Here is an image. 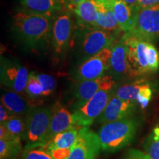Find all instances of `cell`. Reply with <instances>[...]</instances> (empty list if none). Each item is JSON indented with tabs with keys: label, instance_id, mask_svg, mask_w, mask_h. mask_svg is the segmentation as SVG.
<instances>
[{
	"label": "cell",
	"instance_id": "cell-13",
	"mask_svg": "<svg viewBox=\"0 0 159 159\" xmlns=\"http://www.w3.org/2000/svg\"><path fill=\"white\" fill-rule=\"evenodd\" d=\"M100 150L98 134L85 127L79 130L70 154L65 159H95Z\"/></svg>",
	"mask_w": 159,
	"mask_h": 159
},
{
	"label": "cell",
	"instance_id": "cell-4",
	"mask_svg": "<svg viewBox=\"0 0 159 159\" xmlns=\"http://www.w3.org/2000/svg\"><path fill=\"white\" fill-rule=\"evenodd\" d=\"M120 40L128 49L131 78H138L150 74L147 55V47L150 41L132 32L124 33Z\"/></svg>",
	"mask_w": 159,
	"mask_h": 159
},
{
	"label": "cell",
	"instance_id": "cell-10",
	"mask_svg": "<svg viewBox=\"0 0 159 159\" xmlns=\"http://www.w3.org/2000/svg\"><path fill=\"white\" fill-rule=\"evenodd\" d=\"M112 47L102 49L94 56L85 60L75 69L74 77L77 81L93 80L106 75L110 67Z\"/></svg>",
	"mask_w": 159,
	"mask_h": 159
},
{
	"label": "cell",
	"instance_id": "cell-21",
	"mask_svg": "<svg viewBox=\"0 0 159 159\" xmlns=\"http://www.w3.org/2000/svg\"><path fill=\"white\" fill-rule=\"evenodd\" d=\"M22 9L31 13L53 16L62 10L60 0H20Z\"/></svg>",
	"mask_w": 159,
	"mask_h": 159
},
{
	"label": "cell",
	"instance_id": "cell-22",
	"mask_svg": "<svg viewBox=\"0 0 159 159\" xmlns=\"http://www.w3.org/2000/svg\"><path fill=\"white\" fill-rule=\"evenodd\" d=\"M1 125H3L15 138L21 141L26 140L27 125L25 116H13Z\"/></svg>",
	"mask_w": 159,
	"mask_h": 159
},
{
	"label": "cell",
	"instance_id": "cell-25",
	"mask_svg": "<svg viewBox=\"0 0 159 159\" xmlns=\"http://www.w3.org/2000/svg\"><path fill=\"white\" fill-rule=\"evenodd\" d=\"M145 152L152 159H159V125H156L144 142Z\"/></svg>",
	"mask_w": 159,
	"mask_h": 159
},
{
	"label": "cell",
	"instance_id": "cell-12",
	"mask_svg": "<svg viewBox=\"0 0 159 159\" xmlns=\"http://www.w3.org/2000/svg\"><path fill=\"white\" fill-rule=\"evenodd\" d=\"M154 85L144 78L125 83L116 89L115 95L125 100L136 101L142 108H147L152 99Z\"/></svg>",
	"mask_w": 159,
	"mask_h": 159
},
{
	"label": "cell",
	"instance_id": "cell-2",
	"mask_svg": "<svg viewBox=\"0 0 159 159\" xmlns=\"http://www.w3.org/2000/svg\"><path fill=\"white\" fill-rule=\"evenodd\" d=\"M139 125V119L133 116L103 124L98 132L101 150L114 152L128 146L134 140Z\"/></svg>",
	"mask_w": 159,
	"mask_h": 159
},
{
	"label": "cell",
	"instance_id": "cell-23",
	"mask_svg": "<svg viewBox=\"0 0 159 159\" xmlns=\"http://www.w3.org/2000/svg\"><path fill=\"white\" fill-rule=\"evenodd\" d=\"M21 141L0 139V159H17L21 154Z\"/></svg>",
	"mask_w": 159,
	"mask_h": 159
},
{
	"label": "cell",
	"instance_id": "cell-24",
	"mask_svg": "<svg viewBox=\"0 0 159 159\" xmlns=\"http://www.w3.org/2000/svg\"><path fill=\"white\" fill-rule=\"evenodd\" d=\"M20 159H55L45 145L27 144Z\"/></svg>",
	"mask_w": 159,
	"mask_h": 159
},
{
	"label": "cell",
	"instance_id": "cell-19",
	"mask_svg": "<svg viewBox=\"0 0 159 159\" xmlns=\"http://www.w3.org/2000/svg\"><path fill=\"white\" fill-rule=\"evenodd\" d=\"M68 9L76 16L77 23L95 27L99 14L97 0H83Z\"/></svg>",
	"mask_w": 159,
	"mask_h": 159
},
{
	"label": "cell",
	"instance_id": "cell-3",
	"mask_svg": "<svg viewBox=\"0 0 159 159\" xmlns=\"http://www.w3.org/2000/svg\"><path fill=\"white\" fill-rule=\"evenodd\" d=\"M117 36L110 32L77 23L72 42L80 63L102 49L112 47Z\"/></svg>",
	"mask_w": 159,
	"mask_h": 159
},
{
	"label": "cell",
	"instance_id": "cell-29",
	"mask_svg": "<svg viewBox=\"0 0 159 159\" xmlns=\"http://www.w3.org/2000/svg\"><path fill=\"white\" fill-rule=\"evenodd\" d=\"M123 159H152L150 156L146 152L136 150V149H131L129 150L125 155Z\"/></svg>",
	"mask_w": 159,
	"mask_h": 159
},
{
	"label": "cell",
	"instance_id": "cell-27",
	"mask_svg": "<svg viewBox=\"0 0 159 159\" xmlns=\"http://www.w3.org/2000/svg\"><path fill=\"white\" fill-rule=\"evenodd\" d=\"M37 77L43 86L42 97L50 96L56 88V80L54 77L47 74H37Z\"/></svg>",
	"mask_w": 159,
	"mask_h": 159
},
{
	"label": "cell",
	"instance_id": "cell-6",
	"mask_svg": "<svg viewBox=\"0 0 159 159\" xmlns=\"http://www.w3.org/2000/svg\"><path fill=\"white\" fill-rule=\"evenodd\" d=\"M70 12H62L53 18L50 43L55 59L62 58L72 42L75 26Z\"/></svg>",
	"mask_w": 159,
	"mask_h": 159
},
{
	"label": "cell",
	"instance_id": "cell-14",
	"mask_svg": "<svg viewBox=\"0 0 159 159\" xmlns=\"http://www.w3.org/2000/svg\"><path fill=\"white\" fill-rule=\"evenodd\" d=\"M110 67L108 75L113 77L115 80L125 81L131 78L130 66L128 60V49L126 45L120 39L115 41L112 46Z\"/></svg>",
	"mask_w": 159,
	"mask_h": 159
},
{
	"label": "cell",
	"instance_id": "cell-34",
	"mask_svg": "<svg viewBox=\"0 0 159 159\" xmlns=\"http://www.w3.org/2000/svg\"><path fill=\"white\" fill-rule=\"evenodd\" d=\"M126 2L128 5H130L132 8L136 10L137 11V5H138V0H122Z\"/></svg>",
	"mask_w": 159,
	"mask_h": 159
},
{
	"label": "cell",
	"instance_id": "cell-18",
	"mask_svg": "<svg viewBox=\"0 0 159 159\" xmlns=\"http://www.w3.org/2000/svg\"><path fill=\"white\" fill-rule=\"evenodd\" d=\"M118 25L122 32H130L134 28L137 11L122 0H109Z\"/></svg>",
	"mask_w": 159,
	"mask_h": 159
},
{
	"label": "cell",
	"instance_id": "cell-33",
	"mask_svg": "<svg viewBox=\"0 0 159 159\" xmlns=\"http://www.w3.org/2000/svg\"><path fill=\"white\" fill-rule=\"evenodd\" d=\"M83 0H63V2L65 4V5L66 6L67 8L72 7L75 5H77L81 2H83Z\"/></svg>",
	"mask_w": 159,
	"mask_h": 159
},
{
	"label": "cell",
	"instance_id": "cell-7",
	"mask_svg": "<svg viewBox=\"0 0 159 159\" xmlns=\"http://www.w3.org/2000/svg\"><path fill=\"white\" fill-rule=\"evenodd\" d=\"M52 116V108L34 107L26 116L27 144L45 145Z\"/></svg>",
	"mask_w": 159,
	"mask_h": 159
},
{
	"label": "cell",
	"instance_id": "cell-8",
	"mask_svg": "<svg viewBox=\"0 0 159 159\" xmlns=\"http://www.w3.org/2000/svg\"><path fill=\"white\" fill-rule=\"evenodd\" d=\"M117 86L116 80L110 75L93 80L77 81L73 89V111L87 102L100 89H113Z\"/></svg>",
	"mask_w": 159,
	"mask_h": 159
},
{
	"label": "cell",
	"instance_id": "cell-20",
	"mask_svg": "<svg viewBox=\"0 0 159 159\" xmlns=\"http://www.w3.org/2000/svg\"><path fill=\"white\" fill-rule=\"evenodd\" d=\"M1 103L15 116L26 117L33 108L28 101L21 96V94L10 89L4 91L2 93Z\"/></svg>",
	"mask_w": 159,
	"mask_h": 159
},
{
	"label": "cell",
	"instance_id": "cell-1",
	"mask_svg": "<svg viewBox=\"0 0 159 159\" xmlns=\"http://www.w3.org/2000/svg\"><path fill=\"white\" fill-rule=\"evenodd\" d=\"M53 18L22 9L13 16L12 30L26 47L36 52L44 50L51 41Z\"/></svg>",
	"mask_w": 159,
	"mask_h": 159
},
{
	"label": "cell",
	"instance_id": "cell-32",
	"mask_svg": "<svg viewBox=\"0 0 159 159\" xmlns=\"http://www.w3.org/2000/svg\"><path fill=\"white\" fill-rule=\"evenodd\" d=\"M0 139H2V140H13V139H18L15 138L3 125H1V126H0Z\"/></svg>",
	"mask_w": 159,
	"mask_h": 159
},
{
	"label": "cell",
	"instance_id": "cell-30",
	"mask_svg": "<svg viewBox=\"0 0 159 159\" xmlns=\"http://www.w3.org/2000/svg\"><path fill=\"white\" fill-rule=\"evenodd\" d=\"M13 116H15V115L12 114L6 108L5 105H4L2 103H1V105H0V123H1V124L2 123H4Z\"/></svg>",
	"mask_w": 159,
	"mask_h": 159
},
{
	"label": "cell",
	"instance_id": "cell-5",
	"mask_svg": "<svg viewBox=\"0 0 159 159\" xmlns=\"http://www.w3.org/2000/svg\"><path fill=\"white\" fill-rule=\"evenodd\" d=\"M116 87L113 89H100L88 102L73 111L75 126L81 128L92 125L102 114L109 101L115 95Z\"/></svg>",
	"mask_w": 159,
	"mask_h": 159
},
{
	"label": "cell",
	"instance_id": "cell-35",
	"mask_svg": "<svg viewBox=\"0 0 159 159\" xmlns=\"http://www.w3.org/2000/svg\"><path fill=\"white\" fill-rule=\"evenodd\" d=\"M60 1H61V2H63V0H60Z\"/></svg>",
	"mask_w": 159,
	"mask_h": 159
},
{
	"label": "cell",
	"instance_id": "cell-28",
	"mask_svg": "<svg viewBox=\"0 0 159 159\" xmlns=\"http://www.w3.org/2000/svg\"><path fill=\"white\" fill-rule=\"evenodd\" d=\"M147 55H148V61L150 72H156L159 67V53L151 41H149L148 43Z\"/></svg>",
	"mask_w": 159,
	"mask_h": 159
},
{
	"label": "cell",
	"instance_id": "cell-26",
	"mask_svg": "<svg viewBox=\"0 0 159 159\" xmlns=\"http://www.w3.org/2000/svg\"><path fill=\"white\" fill-rule=\"evenodd\" d=\"M25 91L27 96L33 99L42 97L43 86L39 80L38 79L36 73L33 72V71L30 73Z\"/></svg>",
	"mask_w": 159,
	"mask_h": 159
},
{
	"label": "cell",
	"instance_id": "cell-11",
	"mask_svg": "<svg viewBox=\"0 0 159 159\" xmlns=\"http://www.w3.org/2000/svg\"><path fill=\"white\" fill-rule=\"evenodd\" d=\"M132 33L148 41L159 40V4L137 11Z\"/></svg>",
	"mask_w": 159,
	"mask_h": 159
},
{
	"label": "cell",
	"instance_id": "cell-31",
	"mask_svg": "<svg viewBox=\"0 0 159 159\" xmlns=\"http://www.w3.org/2000/svg\"><path fill=\"white\" fill-rule=\"evenodd\" d=\"M159 4V0H138L137 11L140 9L152 7Z\"/></svg>",
	"mask_w": 159,
	"mask_h": 159
},
{
	"label": "cell",
	"instance_id": "cell-9",
	"mask_svg": "<svg viewBox=\"0 0 159 159\" xmlns=\"http://www.w3.org/2000/svg\"><path fill=\"white\" fill-rule=\"evenodd\" d=\"M29 75L27 68L18 61L1 58L0 80L1 84L5 88L23 94L25 91Z\"/></svg>",
	"mask_w": 159,
	"mask_h": 159
},
{
	"label": "cell",
	"instance_id": "cell-15",
	"mask_svg": "<svg viewBox=\"0 0 159 159\" xmlns=\"http://www.w3.org/2000/svg\"><path fill=\"white\" fill-rule=\"evenodd\" d=\"M136 107V101L125 100L114 95L108 102L102 114L97 119V122L103 125L129 118L133 116Z\"/></svg>",
	"mask_w": 159,
	"mask_h": 159
},
{
	"label": "cell",
	"instance_id": "cell-16",
	"mask_svg": "<svg viewBox=\"0 0 159 159\" xmlns=\"http://www.w3.org/2000/svg\"><path fill=\"white\" fill-rule=\"evenodd\" d=\"M77 127L68 129L57 134L45 146L55 159H65L70 154L73 145L76 142L79 130Z\"/></svg>",
	"mask_w": 159,
	"mask_h": 159
},
{
	"label": "cell",
	"instance_id": "cell-17",
	"mask_svg": "<svg viewBox=\"0 0 159 159\" xmlns=\"http://www.w3.org/2000/svg\"><path fill=\"white\" fill-rule=\"evenodd\" d=\"M52 108V116L46 144H47L57 134L75 126L73 115L63 105L55 104ZM45 144V145H46Z\"/></svg>",
	"mask_w": 159,
	"mask_h": 159
}]
</instances>
